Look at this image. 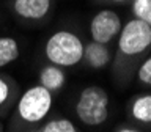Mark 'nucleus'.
<instances>
[{
	"mask_svg": "<svg viewBox=\"0 0 151 132\" xmlns=\"http://www.w3.org/2000/svg\"><path fill=\"white\" fill-rule=\"evenodd\" d=\"M13 82L3 75H0V107L6 105L13 98Z\"/></svg>",
	"mask_w": 151,
	"mask_h": 132,
	"instance_id": "13",
	"label": "nucleus"
},
{
	"mask_svg": "<svg viewBox=\"0 0 151 132\" xmlns=\"http://www.w3.org/2000/svg\"><path fill=\"white\" fill-rule=\"evenodd\" d=\"M21 55V47L16 38L0 36V68H6Z\"/></svg>",
	"mask_w": 151,
	"mask_h": 132,
	"instance_id": "10",
	"label": "nucleus"
},
{
	"mask_svg": "<svg viewBox=\"0 0 151 132\" xmlns=\"http://www.w3.org/2000/svg\"><path fill=\"white\" fill-rule=\"evenodd\" d=\"M76 115L85 126L104 124L109 116V93L98 85L85 87L76 102Z\"/></svg>",
	"mask_w": 151,
	"mask_h": 132,
	"instance_id": "2",
	"label": "nucleus"
},
{
	"mask_svg": "<svg viewBox=\"0 0 151 132\" xmlns=\"http://www.w3.org/2000/svg\"><path fill=\"white\" fill-rule=\"evenodd\" d=\"M109 2H113V3H124L127 0H109Z\"/></svg>",
	"mask_w": 151,
	"mask_h": 132,
	"instance_id": "16",
	"label": "nucleus"
},
{
	"mask_svg": "<svg viewBox=\"0 0 151 132\" xmlns=\"http://www.w3.org/2000/svg\"><path fill=\"white\" fill-rule=\"evenodd\" d=\"M0 132H2V129H0Z\"/></svg>",
	"mask_w": 151,
	"mask_h": 132,
	"instance_id": "17",
	"label": "nucleus"
},
{
	"mask_svg": "<svg viewBox=\"0 0 151 132\" xmlns=\"http://www.w3.org/2000/svg\"><path fill=\"white\" fill-rule=\"evenodd\" d=\"M35 132H77V127L69 118H52L42 123Z\"/></svg>",
	"mask_w": 151,
	"mask_h": 132,
	"instance_id": "11",
	"label": "nucleus"
},
{
	"mask_svg": "<svg viewBox=\"0 0 151 132\" xmlns=\"http://www.w3.org/2000/svg\"><path fill=\"white\" fill-rule=\"evenodd\" d=\"M137 80L146 87H151V55L140 65L139 71H137Z\"/></svg>",
	"mask_w": 151,
	"mask_h": 132,
	"instance_id": "14",
	"label": "nucleus"
},
{
	"mask_svg": "<svg viewBox=\"0 0 151 132\" xmlns=\"http://www.w3.org/2000/svg\"><path fill=\"white\" fill-rule=\"evenodd\" d=\"M118 50L124 57H137L150 49L151 27L140 19H131L118 33Z\"/></svg>",
	"mask_w": 151,
	"mask_h": 132,
	"instance_id": "4",
	"label": "nucleus"
},
{
	"mask_svg": "<svg viewBox=\"0 0 151 132\" xmlns=\"http://www.w3.org/2000/svg\"><path fill=\"white\" fill-rule=\"evenodd\" d=\"M54 107V93L40 83L27 88L17 101V116L25 124H38L44 121Z\"/></svg>",
	"mask_w": 151,
	"mask_h": 132,
	"instance_id": "3",
	"label": "nucleus"
},
{
	"mask_svg": "<svg viewBox=\"0 0 151 132\" xmlns=\"http://www.w3.org/2000/svg\"><path fill=\"white\" fill-rule=\"evenodd\" d=\"M132 13L151 27V0H132Z\"/></svg>",
	"mask_w": 151,
	"mask_h": 132,
	"instance_id": "12",
	"label": "nucleus"
},
{
	"mask_svg": "<svg viewBox=\"0 0 151 132\" xmlns=\"http://www.w3.org/2000/svg\"><path fill=\"white\" fill-rule=\"evenodd\" d=\"M91 69H102L110 61V50L107 49V44H101L96 41H90L83 44V58Z\"/></svg>",
	"mask_w": 151,
	"mask_h": 132,
	"instance_id": "7",
	"label": "nucleus"
},
{
	"mask_svg": "<svg viewBox=\"0 0 151 132\" xmlns=\"http://www.w3.org/2000/svg\"><path fill=\"white\" fill-rule=\"evenodd\" d=\"M11 11L22 21L38 22L49 16L52 0H11Z\"/></svg>",
	"mask_w": 151,
	"mask_h": 132,
	"instance_id": "6",
	"label": "nucleus"
},
{
	"mask_svg": "<svg viewBox=\"0 0 151 132\" xmlns=\"http://www.w3.org/2000/svg\"><path fill=\"white\" fill-rule=\"evenodd\" d=\"M115 132H142V131L134 129V127H127V126H124V127H120V129H116Z\"/></svg>",
	"mask_w": 151,
	"mask_h": 132,
	"instance_id": "15",
	"label": "nucleus"
},
{
	"mask_svg": "<svg viewBox=\"0 0 151 132\" xmlns=\"http://www.w3.org/2000/svg\"><path fill=\"white\" fill-rule=\"evenodd\" d=\"M46 60L60 68H71L83 58V42L71 30H57L46 39Z\"/></svg>",
	"mask_w": 151,
	"mask_h": 132,
	"instance_id": "1",
	"label": "nucleus"
},
{
	"mask_svg": "<svg viewBox=\"0 0 151 132\" xmlns=\"http://www.w3.org/2000/svg\"><path fill=\"white\" fill-rule=\"evenodd\" d=\"M38 83L52 93L60 91L66 83L65 68H60V66L52 65V63L42 66L40 71V75H38Z\"/></svg>",
	"mask_w": 151,
	"mask_h": 132,
	"instance_id": "8",
	"label": "nucleus"
},
{
	"mask_svg": "<svg viewBox=\"0 0 151 132\" xmlns=\"http://www.w3.org/2000/svg\"><path fill=\"white\" fill-rule=\"evenodd\" d=\"M121 17L113 9H101L90 21V35L91 41L109 44L115 39L121 30Z\"/></svg>",
	"mask_w": 151,
	"mask_h": 132,
	"instance_id": "5",
	"label": "nucleus"
},
{
	"mask_svg": "<svg viewBox=\"0 0 151 132\" xmlns=\"http://www.w3.org/2000/svg\"><path fill=\"white\" fill-rule=\"evenodd\" d=\"M131 116L135 121L151 124V93L139 94L131 104Z\"/></svg>",
	"mask_w": 151,
	"mask_h": 132,
	"instance_id": "9",
	"label": "nucleus"
}]
</instances>
